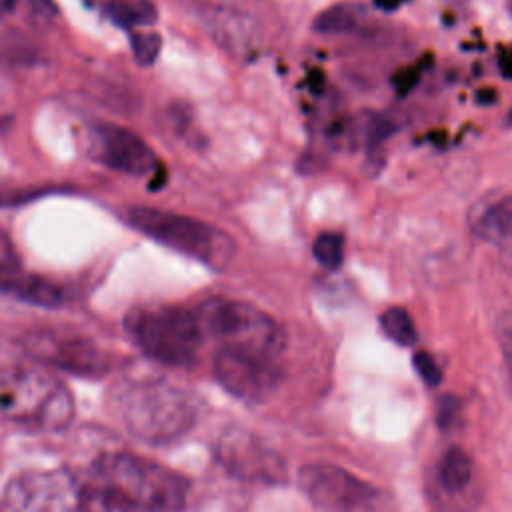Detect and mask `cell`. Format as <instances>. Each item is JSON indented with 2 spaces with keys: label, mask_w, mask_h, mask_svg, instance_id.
I'll use <instances>...</instances> for the list:
<instances>
[{
  "label": "cell",
  "mask_w": 512,
  "mask_h": 512,
  "mask_svg": "<svg viewBox=\"0 0 512 512\" xmlns=\"http://www.w3.org/2000/svg\"><path fill=\"white\" fill-rule=\"evenodd\" d=\"M84 478L108 512H180L190 494L184 476L130 452L102 454Z\"/></svg>",
  "instance_id": "obj_1"
},
{
  "label": "cell",
  "mask_w": 512,
  "mask_h": 512,
  "mask_svg": "<svg viewBox=\"0 0 512 512\" xmlns=\"http://www.w3.org/2000/svg\"><path fill=\"white\" fill-rule=\"evenodd\" d=\"M74 416V398L48 368L18 364L0 370V418L32 432H58Z\"/></svg>",
  "instance_id": "obj_2"
},
{
  "label": "cell",
  "mask_w": 512,
  "mask_h": 512,
  "mask_svg": "<svg viewBox=\"0 0 512 512\" xmlns=\"http://www.w3.org/2000/svg\"><path fill=\"white\" fill-rule=\"evenodd\" d=\"M118 410L126 428L150 444L174 442L188 434L198 420L196 398L164 380L128 384L118 398Z\"/></svg>",
  "instance_id": "obj_3"
},
{
  "label": "cell",
  "mask_w": 512,
  "mask_h": 512,
  "mask_svg": "<svg viewBox=\"0 0 512 512\" xmlns=\"http://www.w3.org/2000/svg\"><path fill=\"white\" fill-rule=\"evenodd\" d=\"M126 220L144 236L214 270H224L236 254V242L224 230L192 216L162 208L132 206L126 212Z\"/></svg>",
  "instance_id": "obj_4"
},
{
  "label": "cell",
  "mask_w": 512,
  "mask_h": 512,
  "mask_svg": "<svg viewBox=\"0 0 512 512\" xmlns=\"http://www.w3.org/2000/svg\"><path fill=\"white\" fill-rule=\"evenodd\" d=\"M204 338H212L220 348L278 358L286 336L280 324L260 308L228 298H210L194 308Z\"/></svg>",
  "instance_id": "obj_5"
},
{
  "label": "cell",
  "mask_w": 512,
  "mask_h": 512,
  "mask_svg": "<svg viewBox=\"0 0 512 512\" xmlns=\"http://www.w3.org/2000/svg\"><path fill=\"white\" fill-rule=\"evenodd\" d=\"M0 512H108L84 476L64 468L16 474L4 488Z\"/></svg>",
  "instance_id": "obj_6"
},
{
  "label": "cell",
  "mask_w": 512,
  "mask_h": 512,
  "mask_svg": "<svg viewBox=\"0 0 512 512\" xmlns=\"http://www.w3.org/2000/svg\"><path fill=\"white\" fill-rule=\"evenodd\" d=\"M126 330L146 356L168 366L192 364L204 340L196 312L182 306L132 310Z\"/></svg>",
  "instance_id": "obj_7"
},
{
  "label": "cell",
  "mask_w": 512,
  "mask_h": 512,
  "mask_svg": "<svg viewBox=\"0 0 512 512\" xmlns=\"http://www.w3.org/2000/svg\"><path fill=\"white\" fill-rule=\"evenodd\" d=\"M300 490L324 512H374L378 490L334 464H308L298 472Z\"/></svg>",
  "instance_id": "obj_8"
},
{
  "label": "cell",
  "mask_w": 512,
  "mask_h": 512,
  "mask_svg": "<svg viewBox=\"0 0 512 512\" xmlns=\"http://www.w3.org/2000/svg\"><path fill=\"white\" fill-rule=\"evenodd\" d=\"M214 374L232 396L246 402H262L276 390L282 378L278 358L226 348H218L216 352Z\"/></svg>",
  "instance_id": "obj_9"
},
{
  "label": "cell",
  "mask_w": 512,
  "mask_h": 512,
  "mask_svg": "<svg viewBox=\"0 0 512 512\" xmlns=\"http://www.w3.org/2000/svg\"><path fill=\"white\" fill-rule=\"evenodd\" d=\"M218 460L238 480L278 484L286 478L282 458L250 432H228L218 444Z\"/></svg>",
  "instance_id": "obj_10"
},
{
  "label": "cell",
  "mask_w": 512,
  "mask_h": 512,
  "mask_svg": "<svg viewBox=\"0 0 512 512\" xmlns=\"http://www.w3.org/2000/svg\"><path fill=\"white\" fill-rule=\"evenodd\" d=\"M92 142L96 158L114 170L132 176H146L158 166L152 148L136 132L124 126L110 122L96 124L92 130Z\"/></svg>",
  "instance_id": "obj_11"
},
{
  "label": "cell",
  "mask_w": 512,
  "mask_h": 512,
  "mask_svg": "<svg viewBox=\"0 0 512 512\" xmlns=\"http://www.w3.org/2000/svg\"><path fill=\"white\" fill-rule=\"evenodd\" d=\"M28 346L32 354H36L44 362H50L68 370L96 372L104 366L98 348L82 336L38 332L28 338Z\"/></svg>",
  "instance_id": "obj_12"
},
{
  "label": "cell",
  "mask_w": 512,
  "mask_h": 512,
  "mask_svg": "<svg viewBox=\"0 0 512 512\" xmlns=\"http://www.w3.org/2000/svg\"><path fill=\"white\" fill-rule=\"evenodd\" d=\"M470 230L512 258V194L480 200L468 214Z\"/></svg>",
  "instance_id": "obj_13"
},
{
  "label": "cell",
  "mask_w": 512,
  "mask_h": 512,
  "mask_svg": "<svg viewBox=\"0 0 512 512\" xmlns=\"http://www.w3.org/2000/svg\"><path fill=\"white\" fill-rule=\"evenodd\" d=\"M202 20L210 34L228 50L246 52L252 46L250 16L226 6H202Z\"/></svg>",
  "instance_id": "obj_14"
},
{
  "label": "cell",
  "mask_w": 512,
  "mask_h": 512,
  "mask_svg": "<svg viewBox=\"0 0 512 512\" xmlns=\"http://www.w3.org/2000/svg\"><path fill=\"white\" fill-rule=\"evenodd\" d=\"M0 290L42 306H58L64 302V290L60 286L46 278L22 272L18 266L0 268Z\"/></svg>",
  "instance_id": "obj_15"
},
{
  "label": "cell",
  "mask_w": 512,
  "mask_h": 512,
  "mask_svg": "<svg viewBox=\"0 0 512 512\" xmlns=\"http://www.w3.org/2000/svg\"><path fill=\"white\" fill-rule=\"evenodd\" d=\"M394 132V120L388 114L364 110L342 124L338 138L348 142L350 148H378Z\"/></svg>",
  "instance_id": "obj_16"
},
{
  "label": "cell",
  "mask_w": 512,
  "mask_h": 512,
  "mask_svg": "<svg viewBox=\"0 0 512 512\" xmlns=\"http://www.w3.org/2000/svg\"><path fill=\"white\" fill-rule=\"evenodd\" d=\"M368 12L358 2H340L324 8L312 20V28L322 34H342L352 32L364 24Z\"/></svg>",
  "instance_id": "obj_17"
},
{
  "label": "cell",
  "mask_w": 512,
  "mask_h": 512,
  "mask_svg": "<svg viewBox=\"0 0 512 512\" xmlns=\"http://www.w3.org/2000/svg\"><path fill=\"white\" fill-rule=\"evenodd\" d=\"M438 478H440V484L450 492H458L464 486H468V482L472 478V460H470V456L458 446L450 448L440 460Z\"/></svg>",
  "instance_id": "obj_18"
},
{
  "label": "cell",
  "mask_w": 512,
  "mask_h": 512,
  "mask_svg": "<svg viewBox=\"0 0 512 512\" xmlns=\"http://www.w3.org/2000/svg\"><path fill=\"white\" fill-rule=\"evenodd\" d=\"M380 328L390 340H394L400 346H412L418 338L412 316L400 306H392L382 312Z\"/></svg>",
  "instance_id": "obj_19"
},
{
  "label": "cell",
  "mask_w": 512,
  "mask_h": 512,
  "mask_svg": "<svg viewBox=\"0 0 512 512\" xmlns=\"http://www.w3.org/2000/svg\"><path fill=\"white\" fill-rule=\"evenodd\" d=\"M314 260L326 270H338L344 260V238L338 232H320L312 242Z\"/></svg>",
  "instance_id": "obj_20"
},
{
  "label": "cell",
  "mask_w": 512,
  "mask_h": 512,
  "mask_svg": "<svg viewBox=\"0 0 512 512\" xmlns=\"http://www.w3.org/2000/svg\"><path fill=\"white\" fill-rule=\"evenodd\" d=\"M112 18L122 26H146L156 20V8L150 0H124L110 8Z\"/></svg>",
  "instance_id": "obj_21"
},
{
  "label": "cell",
  "mask_w": 512,
  "mask_h": 512,
  "mask_svg": "<svg viewBox=\"0 0 512 512\" xmlns=\"http://www.w3.org/2000/svg\"><path fill=\"white\" fill-rule=\"evenodd\" d=\"M130 46L140 66H150L160 54L162 38L156 32H130Z\"/></svg>",
  "instance_id": "obj_22"
},
{
  "label": "cell",
  "mask_w": 512,
  "mask_h": 512,
  "mask_svg": "<svg viewBox=\"0 0 512 512\" xmlns=\"http://www.w3.org/2000/svg\"><path fill=\"white\" fill-rule=\"evenodd\" d=\"M496 338H498L504 362L508 366V372L512 376V314L510 312L500 314L496 322Z\"/></svg>",
  "instance_id": "obj_23"
},
{
  "label": "cell",
  "mask_w": 512,
  "mask_h": 512,
  "mask_svg": "<svg viewBox=\"0 0 512 512\" xmlns=\"http://www.w3.org/2000/svg\"><path fill=\"white\" fill-rule=\"evenodd\" d=\"M414 368L422 376V380L428 382L430 386H436L442 380V372H440L436 360L428 352H418L414 356Z\"/></svg>",
  "instance_id": "obj_24"
},
{
  "label": "cell",
  "mask_w": 512,
  "mask_h": 512,
  "mask_svg": "<svg viewBox=\"0 0 512 512\" xmlns=\"http://www.w3.org/2000/svg\"><path fill=\"white\" fill-rule=\"evenodd\" d=\"M8 266H18L16 254H14V248L8 240V236L0 230V268H8Z\"/></svg>",
  "instance_id": "obj_25"
},
{
  "label": "cell",
  "mask_w": 512,
  "mask_h": 512,
  "mask_svg": "<svg viewBox=\"0 0 512 512\" xmlns=\"http://www.w3.org/2000/svg\"><path fill=\"white\" fill-rule=\"evenodd\" d=\"M500 68L506 78H512V56H504L500 62Z\"/></svg>",
  "instance_id": "obj_26"
},
{
  "label": "cell",
  "mask_w": 512,
  "mask_h": 512,
  "mask_svg": "<svg viewBox=\"0 0 512 512\" xmlns=\"http://www.w3.org/2000/svg\"><path fill=\"white\" fill-rule=\"evenodd\" d=\"M0 6H2V10H12L14 0H0Z\"/></svg>",
  "instance_id": "obj_27"
},
{
  "label": "cell",
  "mask_w": 512,
  "mask_h": 512,
  "mask_svg": "<svg viewBox=\"0 0 512 512\" xmlns=\"http://www.w3.org/2000/svg\"><path fill=\"white\" fill-rule=\"evenodd\" d=\"M508 12H510V16H512V0H508Z\"/></svg>",
  "instance_id": "obj_28"
},
{
  "label": "cell",
  "mask_w": 512,
  "mask_h": 512,
  "mask_svg": "<svg viewBox=\"0 0 512 512\" xmlns=\"http://www.w3.org/2000/svg\"><path fill=\"white\" fill-rule=\"evenodd\" d=\"M508 124L512 126V110H510V114H508Z\"/></svg>",
  "instance_id": "obj_29"
}]
</instances>
